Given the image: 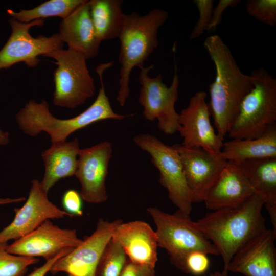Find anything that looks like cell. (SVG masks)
<instances>
[{
    "instance_id": "obj_1",
    "label": "cell",
    "mask_w": 276,
    "mask_h": 276,
    "mask_svg": "<svg viewBox=\"0 0 276 276\" xmlns=\"http://www.w3.org/2000/svg\"><path fill=\"white\" fill-rule=\"evenodd\" d=\"M263 206L262 200L254 194L243 202L213 211L195 221L221 256L224 276H227L228 265L236 252L267 228Z\"/></svg>"
},
{
    "instance_id": "obj_2",
    "label": "cell",
    "mask_w": 276,
    "mask_h": 276,
    "mask_svg": "<svg viewBox=\"0 0 276 276\" xmlns=\"http://www.w3.org/2000/svg\"><path fill=\"white\" fill-rule=\"evenodd\" d=\"M203 44L216 69L215 79L209 87L208 105L217 133L224 139L242 101L253 87L254 78L242 72L229 48L219 36H208Z\"/></svg>"
},
{
    "instance_id": "obj_3",
    "label": "cell",
    "mask_w": 276,
    "mask_h": 276,
    "mask_svg": "<svg viewBox=\"0 0 276 276\" xmlns=\"http://www.w3.org/2000/svg\"><path fill=\"white\" fill-rule=\"evenodd\" d=\"M103 74H98L101 86L95 101L79 114L60 119L50 112L49 103L44 99L38 103L28 101L16 115L19 129L26 134L36 136L43 131L50 136L51 143L66 141L70 135L89 125L104 120H121L126 116L116 113L106 95Z\"/></svg>"
},
{
    "instance_id": "obj_4",
    "label": "cell",
    "mask_w": 276,
    "mask_h": 276,
    "mask_svg": "<svg viewBox=\"0 0 276 276\" xmlns=\"http://www.w3.org/2000/svg\"><path fill=\"white\" fill-rule=\"evenodd\" d=\"M167 11L153 9L141 16L133 12L125 14L122 31L118 37L120 50L118 57L121 65L119 89L117 100L124 106L129 96L130 76L133 68L144 67V62L157 47L159 28L167 20Z\"/></svg>"
},
{
    "instance_id": "obj_5",
    "label": "cell",
    "mask_w": 276,
    "mask_h": 276,
    "mask_svg": "<svg viewBox=\"0 0 276 276\" xmlns=\"http://www.w3.org/2000/svg\"><path fill=\"white\" fill-rule=\"evenodd\" d=\"M251 75L253 87L242 101L227 132L232 140L259 137L276 123V79L263 67Z\"/></svg>"
},
{
    "instance_id": "obj_6",
    "label": "cell",
    "mask_w": 276,
    "mask_h": 276,
    "mask_svg": "<svg viewBox=\"0 0 276 276\" xmlns=\"http://www.w3.org/2000/svg\"><path fill=\"white\" fill-rule=\"evenodd\" d=\"M147 211L156 225L158 247L167 251L171 263L178 269L192 251L199 250L207 255H219L214 245L189 216L178 210L169 214L156 207H149Z\"/></svg>"
},
{
    "instance_id": "obj_7",
    "label": "cell",
    "mask_w": 276,
    "mask_h": 276,
    "mask_svg": "<svg viewBox=\"0 0 276 276\" xmlns=\"http://www.w3.org/2000/svg\"><path fill=\"white\" fill-rule=\"evenodd\" d=\"M42 56L54 59L57 65L53 73V102L60 107L74 109L94 96L95 85L81 54L68 48L58 49Z\"/></svg>"
},
{
    "instance_id": "obj_8",
    "label": "cell",
    "mask_w": 276,
    "mask_h": 276,
    "mask_svg": "<svg viewBox=\"0 0 276 276\" xmlns=\"http://www.w3.org/2000/svg\"><path fill=\"white\" fill-rule=\"evenodd\" d=\"M133 141L151 156L152 163L159 173V183L167 190L170 200L177 210L190 216L193 203L177 150L148 133L134 136Z\"/></svg>"
},
{
    "instance_id": "obj_9",
    "label": "cell",
    "mask_w": 276,
    "mask_h": 276,
    "mask_svg": "<svg viewBox=\"0 0 276 276\" xmlns=\"http://www.w3.org/2000/svg\"><path fill=\"white\" fill-rule=\"evenodd\" d=\"M151 65L140 69L139 81L141 85L138 101L143 106V115L147 120H157L159 129L167 135L178 131L179 114L175 105L178 98L179 78L175 64V72L170 86L163 81L160 74L154 78L149 76Z\"/></svg>"
},
{
    "instance_id": "obj_10",
    "label": "cell",
    "mask_w": 276,
    "mask_h": 276,
    "mask_svg": "<svg viewBox=\"0 0 276 276\" xmlns=\"http://www.w3.org/2000/svg\"><path fill=\"white\" fill-rule=\"evenodd\" d=\"M9 24L12 32L0 50V70L21 62L29 67H35L39 62L38 56L62 49L63 46L57 33L49 37L31 36L30 29L34 26H43V19L24 23L10 18Z\"/></svg>"
},
{
    "instance_id": "obj_11",
    "label": "cell",
    "mask_w": 276,
    "mask_h": 276,
    "mask_svg": "<svg viewBox=\"0 0 276 276\" xmlns=\"http://www.w3.org/2000/svg\"><path fill=\"white\" fill-rule=\"evenodd\" d=\"M121 219L112 221L100 218L94 232L70 253L58 259L49 272H64L74 276H95L104 250Z\"/></svg>"
},
{
    "instance_id": "obj_12",
    "label": "cell",
    "mask_w": 276,
    "mask_h": 276,
    "mask_svg": "<svg viewBox=\"0 0 276 276\" xmlns=\"http://www.w3.org/2000/svg\"><path fill=\"white\" fill-rule=\"evenodd\" d=\"M82 241L75 229L63 228L47 220L35 229L7 246L10 254L29 257H42L45 261L61 252L72 250Z\"/></svg>"
},
{
    "instance_id": "obj_13",
    "label": "cell",
    "mask_w": 276,
    "mask_h": 276,
    "mask_svg": "<svg viewBox=\"0 0 276 276\" xmlns=\"http://www.w3.org/2000/svg\"><path fill=\"white\" fill-rule=\"evenodd\" d=\"M206 96L205 91H199L191 98L188 106L179 114L178 131L184 147L201 148L210 152L220 153L224 139L215 132L211 124Z\"/></svg>"
},
{
    "instance_id": "obj_14",
    "label": "cell",
    "mask_w": 276,
    "mask_h": 276,
    "mask_svg": "<svg viewBox=\"0 0 276 276\" xmlns=\"http://www.w3.org/2000/svg\"><path fill=\"white\" fill-rule=\"evenodd\" d=\"M13 221L0 232V242L16 240L31 233L47 220L72 217L49 199L40 181L33 179L23 206L15 209Z\"/></svg>"
},
{
    "instance_id": "obj_15",
    "label": "cell",
    "mask_w": 276,
    "mask_h": 276,
    "mask_svg": "<svg viewBox=\"0 0 276 276\" xmlns=\"http://www.w3.org/2000/svg\"><path fill=\"white\" fill-rule=\"evenodd\" d=\"M179 155L192 203L203 202L227 161L221 152L212 153L201 148L173 145Z\"/></svg>"
},
{
    "instance_id": "obj_16",
    "label": "cell",
    "mask_w": 276,
    "mask_h": 276,
    "mask_svg": "<svg viewBox=\"0 0 276 276\" xmlns=\"http://www.w3.org/2000/svg\"><path fill=\"white\" fill-rule=\"evenodd\" d=\"M112 152L109 141L80 149L75 175L80 183V194L84 201L99 204L107 200L106 180Z\"/></svg>"
},
{
    "instance_id": "obj_17",
    "label": "cell",
    "mask_w": 276,
    "mask_h": 276,
    "mask_svg": "<svg viewBox=\"0 0 276 276\" xmlns=\"http://www.w3.org/2000/svg\"><path fill=\"white\" fill-rule=\"evenodd\" d=\"M276 231L266 228L235 254L228 272L245 276H276Z\"/></svg>"
},
{
    "instance_id": "obj_18",
    "label": "cell",
    "mask_w": 276,
    "mask_h": 276,
    "mask_svg": "<svg viewBox=\"0 0 276 276\" xmlns=\"http://www.w3.org/2000/svg\"><path fill=\"white\" fill-rule=\"evenodd\" d=\"M111 239L122 248L129 260L155 268L157 261V238L155 231L141 220L123 221L114 228Z\"/></svg>"
},
{
    "instance_id": "obj_19",
    "label": "cell",
    "mask_w": 276,
    "mask_h": 276,
    "mask_svg": "<svg viewBox=\"0 0 276 276\" xmlns=\"http://www.w3.org/2000/svg\"><path fill=\"white\" fill-rule=\"evenodd\" d=\"M57 33L68 48L81 54L86 60L98 55L101 41L95 32L88 1L62 20Z\"/></svg>"
},
{
    "instance_id": "obj_20",
    "label": "cell",
    "mask_w": 276,
    "mask_h": 276,
    "mask_svg": "<svg viewBox=\"0 0 276 276\" xmlns=\"http://www.w3.org/2000/svg\"><path fill=\"white\" fill-rule=\"evenodd\" d=\"M254 194L250 184L238 166L227 161L203 202L207 209L215 211L240 203Z\"/></svg>"
},
{
    "instance_id": "obj_21",
    "label": "cell",
    "mask_w": 276,
    "mask_h": 276,
    "mask_svg": "<svg viewBox=\"0 0 276 276\" xmlns=\"http://www.w3.org/2000/svg\"><path fill=\"white\" fill-rule=\"evenodd\" d=\"M236 164L255 194L262 200L273 229L276 231V157L249 159Z\"/></svg>"
},
{
    "instance_id": "obj_22",
    "label": "cell",
    "mask_w": 276,
    "mask_h": 276,
    "mask_svg": "<svg viewBox=\"0 0 276 276\" xmlns=\"http://www.w3.org/2000/svg\"><path fill=\"white\" fill-rule=\"evenodd\" d=\"M80 149L77 138L70 142L51 143L41 153L45 171L40 182L47 193L60 179L75 175Z\"/></svg>"
},
{
    "instance_id": "obj_23",
    "label": "cell",
    "mask_w": 276,
    "mask_h": 276,
    "mask_svg": "<svg viewBox=\"0 0 276 276\" xmlns=\"http://www.w3.org/2000/svg\"><path fill=\"white\" fill-rule=\"evenodd\" d=\"M221 153L227 161L236 163L249 159L276 157V123L259 137L224 142Z\"/></svg>"
},
{
    "instance_id": "obj_24",
    "label": "cell",
    "mask_w": 276,
    "mask_h": 276,
    "mask_svg": "<svg viewBox=\"0 0 276 276\" xmlns=\"http://www.w3.org/2000/svg\"><path fill=\"white\" fill-rule=\"evenodd\" d=\"M121 0L88 1L96 34L102 42L118 38L123 27L125 14Z\"/></svg>"
},
{
    "instance_id": "obj_25",
    "label": "cell",
    "mask_w": 276,
    "mask_h": 276,
    "mask_svg": "<svg viewBox=\"0 0 276 276\" xmlns=\"http://www.w3.org/2000/svg\"><path fill=\"white\" fill-rule=\"evenodd\" d=\"M86 0H50L29 10L15 12L7 9L11 18L18 21L28 23L50 17H59L63 19L69 16Z\"/></svg>"
},
{
    "instance_id": "obj_26",
    "label": "cell",
    "mask_w": 276,
    "mask_h": 276,
    "mask_svg": "<svg viewBox=\"0 0 276 276\" xmlns=\"http://www.w3.org/2000/svg\"><path fill=\"white\" fill-rule=\"evenodd\" d=\"M128 259L119 243L111 239L99 262L95 276H120Z\"/></svg>"
},
{
    "instance_id": "obj_27",
    "label": "cell",
    "mask_w": 276,
    "mask_h": 276,
    "mask_svg": "<svg viewBox=\"0 0 276 276\" xmlns=\"http://www.w3.org/2000/svg\"><path fill=\"white\" fill-rule=\"evenodd\" d=\"M7 245V243L0 242V276H24L28 267L39 260L10 254L6 249Z\"/></svg>"
},
{
    "instance_id": "obj_28",
    "label": "cell",
    "mask_w": 276,
    "mask_h": 276,
    "mask_svg": "<svg viewBox=\"0 0 276 276\" xmlns=\"http://www.w3.org/2000/svg\"><path fill=\"white\" fill-rule=\"evenodd\" d=\"M246 10L258 21L270 27L276 25L275 0H248Z\"/></svg>"
},
{
    "instance_id": "obj_29",
    "label": "cell",
    "mask_w": 276,
    "mask_h": 276,
    "mask_svg": "<svg viewBox=\"0 0 276 276\" xmlns=\"http://www.w3.org/2000/svg\"><path fill=\"white\" fill-rule=\"evenodd\" d=\"M210 261L205 252L195 250L189 254L183 260L179 269L194 275L204 274L209 269Z\"/></svg>"
},
{
    "instance_id": "obj_30",
    "label": "cell",
    "mask_w": 276,
    "mask_h": 276,
    "mask_svg": "<svg viewBox=\"0 0 276 276\" xmlns=\"http://www.w3.org/2000/svg\"><path fill=\"white\" fill-rule=\"evenodd\" d=\"M193 3L198 10L199 16L190 33V40L198 37L207 30L213 10L212 0H194Z\"/></svg>"
},
{
    "instance_id": "obj_31",
    "label": "cell",
    "mask_w": 276,
    "mask_h": 276,
    "mask_svg": "<svg viewBox=\"0 0 276 276\" xmlns=\"http://www.w3.org/2000/svg\"><path fill=\"white\" fill-rule=\"evenodd\" d=\"M82 198L78 192L70 189L64 192L62 198V205L64 211L72 216H82Z\"/></svg>"
},
{
    "instance_id": "obj_32",
    "label": "cell",
    "mask_w": 276,
    "mask_h": 276,
    "mask_svg": "<svg viewBox=\"0 0 276 276\" xmlns=\"http://www.w3.org/2000/svg\"><path fill=\"white\" fill-rule=\"evenodd\" d=\"M240 1L239 0H220L215 8H213L212 18L207 31H213L216 27L221 22L223 12L229 7L237 6Z\"/></svg>"
},
{
    "instance_id": "obj_33",
    "label": "cell",
    "mask_w": 276,
    "mask_h": 276,
    "mask_svg": "<svg viewBox=\"0 0 276 276\" xmlns=\"http://www.w3.org/2000/svg\"><path fill=\"white\" fill-rule=\"evenodd\" d=\"M120 276H156L155 268L132 262L128 259Z\"/></svg>"
},
{
    "instance_id": "obj_34",
    "label": "cell",
    "mask_w": 276,
    "mask_h": 276,
    "mask_svg": "<svg viewBox=\"0 0 276 276\" xmlns=\"http://www.w3.org/2000/svg\"><path fill=\"white\" fill-rule=\"evenodd\" d=\"M72 250H66L62 251L58 256L52 259L45 261V262L41 266L36 268L27 276H45L48 272H49L55 262L61 257H62L70 253Z\"/></svg>"
},
{
    "instance_id": "obj_35",
    "label": "cell",
    "mask_w": 276,
    "mask_h": 276,
    "mask_svg": "<svg viewBox=\"0 0 276 276\" xmlns=\"http://www.w3.org/2000/svg\"><path fill=\"white\" fill-rule=\"evenodd\" d=\"M25 200V197H19L16 198H0V205H5L14 203H17L21 202Z\"/></svg>"
},
{
    "instance_id": "obj_36",
    "label": "cell",
    "mask_w": 276,
    "mask_h": 276,
    "mask_svg": "<svg viewBox=\"0 0 276 276\" xmlns=\"http://www.w3.org/2000/svg\"><path fill=\"white\" fill-rule=\"evenodd\" d=\"M208 276H224L222 272L215 271L213 273H210Z\"/></svg>"
},
{
    "instance_id": "obj_37",
    "label": "cell",
    "mask_w": 276,
    "mask_h": 276,
    "mask_svg": "<svg viewBox=\"0 0 276 276\" xmlns=\"http://www.w3.org/2000/svg\"><path fill=\"white\" fill-rule=\"evenodd\" d=\"M4 131L0 129V140L4 137Z\"/></svg>"
},
{
    "instance_id": "obj_38",
    "label": "cell",
    "mask_w": 276,
    "mask_h": 276,
    "mask_svg": "<svg viewBox=\"0 0 276 276\" xmlns=\"http://www.w3.org/2000/svg\"><path fill=\"white\" fill-rule=\"evenodd\" d=\"M67 276H74V275H71V274H68Z\"/></svg>"
}]
</instances>
